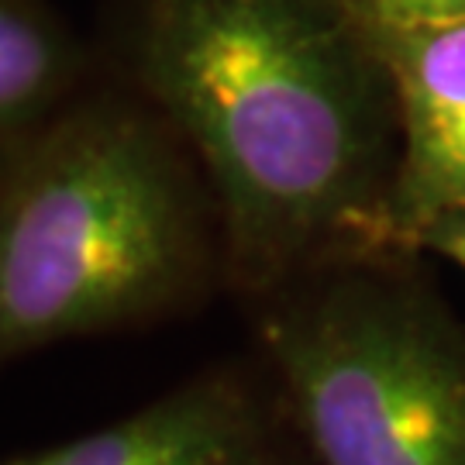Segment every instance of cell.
<instances>
[{
    "mask_svg": "<svg viewBox=\"0 0 465 465\" xmlns=\"http://www.w3.org/2000/svg\"><path fill=\"white\" fill-rule=\"evenodd\" d=\"M69 80V49L45 17L0 0V138L35 124Z\"/></svg>",
    "mask_w": 465,
    "mask_h": 465,
    "instance_id": "cell-6",
    "label": "cell"
},
{
    "mask_svg": "<svg viewBox=\"0 0 465 465\" xmlns=\"http://www.w3.org/2000/svg\"><path fill=\"white\" fill-rule=\"evenodd\" d=\"M259 328L317 465H465V338L411 286L314 269Z\"/></svg>",
    "mask_w": 465,
    "mask_h": 465,
    "instance_id": "cell-3",
    "label": "cell"
},
{
    "mask_svg": "<svg viewBox=\"0 0 465 465\" xmlns=\"http://www.w3.org/2000/svg\"><path fill=\"white\" fill-rule=\"evenodd\" d=\"M414 249H431L451 259L459 269H465V207H455V211L434 217L431 224L417 234Z\"/></svg>",
    "mask_w": 465,
    "mask_h": 465,
    "instance_id": "cell-8",
    "label": "cell"
},
{
    "mask_svg": "<svg viewBox=\"0 0 465 465\" xmlns=\"http://www.w3.org/2000/svg\"><path fill=\"white\" fill-rule=\"evenodd\" d=\"M362 28H397L420 21H459L465 17V0H334Z\"/></svg>",
    "mask_w": 465,
    "mask_h": 465,
    "instance_id": "cell-7",
    "label": "cell"
},
{
    "mask_svg": "<svg viewBox=\"0 0 465 465\" xmlns=\"http://www.w3.org/2000/svg\"><path fill=\"white\" fill-rule=\"evenodd\" d=\"M203 272L193 193L142 117L73 114L0 176V362L166 314Z\"/></svg>",
    "mask_w": 465,
    "mask_h": 465,
    "instance_id": "cell-2",
    "label": "cell"
},
{
    "mask_svg": "<svg viewBox=\"0 0 465 465\" xmlns=\"http://www.w3.org/2000/svg\"><path fill=\"white\" fill-rule=\"evenodd\" d=\"M397 111L390 249H414L438 214L465 207V17L366 32Z\"/></svg>",
    "mask_w": 465,
    "mask_h": 465,
    "instance_id": "cell-4",
    "label": "cell"
},
{
    "mask_svg": "<svg viewBox=\"0 0 465 465\" xmlns=\"http://www.w3.org/2000/svg\"><path fill=\"white\" fill-rule=\"evenodd\" d=\"M138 63L207 169L242 290L390 249L393 94L334 0H155Z\"/></svg>",
    "mask_w": 465,
    "mask_h": 465,
    "instance_id": "cell-1",
    "label": "cell"
},
{
    "mask_svg": "<svg viewBox=\"0 0 465 465\" xmlns=\"http://www.w3.org/2000/svg\"><path fill=\"white\" fill-rule=\"evenodd\" d=\"M0 465H276L262 407L232 372H203L134 414Z\"/></svg>",
    "mask_w": 465,
    "mask_h": 465,
    "instance_id": "cell-5",
    "label": "cell"
}]
</instances>
